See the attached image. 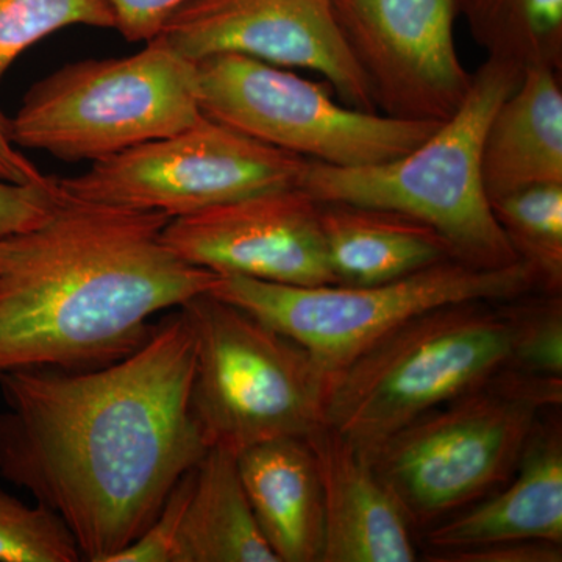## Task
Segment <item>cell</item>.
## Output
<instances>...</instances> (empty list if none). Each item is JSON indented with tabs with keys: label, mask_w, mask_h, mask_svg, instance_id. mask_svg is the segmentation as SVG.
<instances>
[{
	"label": "cell",
	"mask_w": 562,
	"mask_h": 562,
	"mask_svg": "<svg viewBox=\"0 0 562 562\" xmlns=\"http://www.w3.org/2000/svg\"><path fill=\"white\" fill-rule=\"evenodd\" d=\"M324 492L322 562H414L416 530L394 491L353 443L322 424L306 436Z\"/></svg>",
	"instance_id": "5bb4252c"
},
{
	"label": "cell",
	"mask_w": 562,
	"mask_h": 562,
	"mask_svg": "<svg viewBox=\"0 0 562 562\" xmlns=\"http://www.w3.org/2000/svg\"><path fill=\"white\" fill-rule=\"evenodd\" d=\"M473 41L520 70L562 63V0H457Z\"/></svg>",
	"instance_id": "ffe728a7"
},
{
	"label": "cell",
	"mask_w": 562,
	"mask_h": 562,
	"mask_svg": "<svg viewBox=\"0 0 562 562\" xmlns=\"http://www.w3.org/2000/svg\"><path fill=\"white\" fill-rule=\"evenodd\" d=\"M116 20V31L128 43L154 40L166 21L190 0H106Z\"/></svg>",
	"instance_id": "4316f807"
},
{
	"label": "cell",
	"mask_w": 562,
	"mask_h": 562,
	"mask_svg": "<svg viewBox=\"0 0 562 562\" xmlns=\"http://www.w3.org/2000/svg\"><path fill=\"white\" fill-rule=\"evenodd\" d=\"M308 162L202 116L176 135L57 179V187L79 201L158 211L173 220L258 192L301 187Z\"/></svg>",
	"instance_id": "30bf717a"
},
{
	"label": "cell",
	"mask_w": 562,
	"mask_h": 562,
	"mask_svg": "<svg viewBox=\"0 0 562 562\" xmlns=\"http://www.w3.org/2000/svg\"><path fill=\"white\" fill-rule=\"evenodd\" d=\"M79 547L57 514L0 490V562H77Z\"/></svg>",
	"instance_id": "603a6c76"
},
{
	"label": "cell",
	"mask_w": 562,
	"mask_h": 562,
	"mask_svg": "<svg viewBox=\"0 0 562 562\" xmlns=\"http://www.w3.org/2000/svg\"><path fill=\"white\" fill-rule=\"evenodd\" d=\"M116 29L106 0H0V79L29 47L70 27Z\"/></svg>",
	"instance_id": "7402d4cb"
},
{
	"label": "cell",
	"mask_w": 562,
	"mask_h": 562,
	"mask_svg": "<svg viewBox=\"0 0 562 562\" xmlns=\"http://www.w3.org/2000/svg\"><path fill=\"white\" fill-rule=\"evenodd\" d=\"M319 222L336 284L371 286L457 260L435 228L395 211L319 203Z\"/></svg>",
	"instance_id": "ac0fdd59"
},
{
	"label": "cell",
	"mask_w": 562,
	"mask_h": 562,
	"mask_svg": "<svg viewBox=\"0 0 562 562\" xmlns=\"http://www.w3.org/2000/svg\"><path fill=\"white\" fill-rule=\"evenodd\" d=\"M508 541L562 543L561 420L539 422L508 482L425 532L428 553Z\"/></svg>",
	"instance_id": "9a60e30c"
},
{
	"label": "cell",
	"mask_w": 562,
	"mask_h": 562,
	"mask_svg": "<svg viewBox=\"0 0 562 562\" xmlns=\"http://www.w3.org/2000/svg\"><path fill=\"white\" fill-rule=\"evenodd\" d=\"M244 491L279 562H322L324 492L305 438L255 443L238 453Z\"/></svg>",
	"instance_id": "2e32d148"
},
{
	"label": "cell",
	"mask_w": 562,
	"mask_h": 562,
	"mask_svg": "<svg viewBox=\"0 0 562 562\" xmlns=\"http://www.w3.org/2000/svg\"><path fill=\"white\" fill-rule=\"evenodd\" d=\"M183 310L102 368L0 375V476L60 517L81 560L111 562L149 528L209 450L191 406Z\"/></svg>",
	"instance_id": "6da1fadb"
},
{
	"label": "cell",
	"mask_w": 562,
	"mask_h": 562,
	"mask_svg": "<svg viewBox=\"0 0 562 562\" xmlns=\"http://www.w3.org/2000/svg\"><path fill=\"white\" fill-rule=\"evenodd\" d=\"M514 254L535 269L541 292L562 290V183L536 184L491 202Z\"/></svg>",
	"instance_id": "44dd1931"
},
{
	"label": "cell",
	"mask_w": 562,
	"mask_h": 562,
	"mask_svg": "<svg viewBox=\"0 0 562 562\" xmlns=\"http://www.w3.org/2000/svg\"><path fill=\"white\" fill-rule=\"evenodd\" d=\"M428 561L436 562H561L562 543L547 541H508L428 553Z\"/></svg>",
	"instance_id": "83f0119b"
},
{
	"label": "cell",
	"mask_w": 562,
	"mask_h": 562,
	"mask_svg": "<svg viewBox=\"0 0 562 562\" xmlns=\"http://www.w3.org/2000/svg\"><path fill=\"white\" fill-rule=\"evenodd\" d=\"M562 380L506 369L422 414L364 457L394 491L414 528H430L498 490L516 472Z\"/></svg>",
	"instance_id": "5b68a950"
},
{
	"label": "cell",
	"mask_w": 562,
	"mask_h": 562,
	"mask_svg": "<svg viewBox=\"0 0 562 562\" xmlns=\"http://www.w3.org/2000/svg\"><path fill=\"white\" fill-rule=\"evenodd\" d=\"M536 291H541L538 276L525 261L486 269L450 260L371 286H291L220 276L210 294L290 336L335 373L422 313L457 302L513 301Z\"/></svg>",
	"instance_id": "ba28073f"
},
{
	"label": "cell",
	"mask_w": 562,
	"mask_h": 562,
	"mask_svg": "<svg viewBox=\"0 0 562 562\" xmlns=\"http://www.w3.org/2000/svg\"><path fill=\"white\" fill-rule=\"evenodd\" d=\"M532 294L520 301L522 324L512 369L539 379L562 380L561 294Z\"/></svg>",
	"instance_id": "cb8c5ba5"
},
{
	"label": "cell",
	"mask_w": 562,
	"mask_h": 562,
	"mask_svg": "<svg viewBox=\"0 0 562 562\" xmlns=\"http://www.w3.org/2000/svg\"><path fill=\"white\" fill-rule=\"evenodd\" d=\"M203 116L198 69L160 36L131 57L63 66L10 120L11 139L68 161H102L176 135Z\"/></svg>",
	"instance_id": "52a82bcc"
},
{
	"label": "cell",
	"mask_w": 562,
	"mask_h": 562,
	"mask_svg": "<svg viewBox=\"0 0 562 562\" xmlns=\"http://www.w3.org/2000/svg\"><path fill=\"white\" fill-rule=\"evenodd\" d=\"M195 69L203 116L322 165L360 168L394 160L442 124L353 109L333 101L325 85L244 55H214Z\"/></svg>",
	"instance_id": "9c48e42d"
},
{
	"label": "cell",
	"mask_w": 562,
	"mask_h": 562,
	"mask_svg": "<svg viewBox=\"0 0 562 562\" xmlns=\"http://www.w3.org/2000/svg\"><path fill=\"white\" fill-rule=\"evenodd\" d=\"M522 297L449 303L405 322L331 373L325 424L368 457L422 414L512 369Z\"/></svg>",
	"instance_id": "3957f363"
},
{
	"label": "cell",
	"mask_w": 562,
	"mask_h": 562,
	"mask_svg": "<svg viewBox=\"0 0 562 562\" xmlns=\"http://www.w3.org/2000/svg\"><path fill=\"white\" fill-rule=\"evenodd\" d=\"M169 221L58 190L46 220L0 241V375L109 366L158 313L211 292L220 276L165 243Z\"/></svg>",
	"instance_id": "7a4b0ae2"
},
{
	"label": "cell",
	"mask_w": 562,
	"mask_h": 562,
	"mask_svg": "<svg viewBox=\"0 0 562 562\" xmlns=\"http://www.w3.org/2000/svg\"><path fill=\"white\" fill-rule=\"evenodd\" d=\"M180 308L194 331L191 406L209 449L238 454L325 424L331 373L305 347L210 292Z\"/></svg>",
	"instance_id": "8992f818"
},
{
	"label": "cell",
	"mask_w": 562,
	"mask_h": 562,
	"mask_svg": "<svg viewBox=\"0 0 562 562\" xmlns=\"http://www.w3.org/2000/svg\"><path fill=\"white\" fill-rule=\"evenodd\" d=\"M162 239L184 261L217 276L291 286L336 284L322 238L319 203L301 187L173 217Z\"/></svg>",
	"instance_id": "4fadbf2b"
},
{
	"label": "cell",
	"mask_w": 562,
	"mask_h": 562,
	"mask_svg": "<svg viewBox=\"0 0 562 562\" xmlns=\"http://www.w3.org/2000/svg\"><path fill=\"white\" fill-rule=\"evenodd\" d=\"M179 562H279L251 512L238 454L231 450L211 447L192 468Z\"/></svg>",
	"instance_id": "d6986e66"
},
{
	"label": "cell",
	"mask_w": 562,
	"mask_h": 562,
	"mask_svg": "<svg viewBox=\"0 0 562 562\" xmlns=\"http://www.w3.org/2000/svg\"><path fill=\"white\" fill-rule=\"evenodd\" d=\"M351 57L384 116L443 122L472 74L454 44L457 0H331Z\"/></svg>",
	"instance_id": "8fae6325"
},
{
	"label": "cell",
	"mask_w": 562,
	"mask_h": 562,
	"mask_svg": "<svg viewBox=\"0 0 562 562\" xmlns=\"http://www.w3.org/2000/svg\"><path fill=\"white\" fill-rule=\"evenodd\" d=\"M192 469L173 486L149 528L111 562H179L181 519L190 497Z\"/></svg>",
	"instance_id": "d4e9b609"
},
{
	"label": "cell",
	"mask_w": 562,
	"mask_h": 562,
	"mask_svg": "<svg viewBox=\"0 0 562 562\" xmlns=\"http://www.w3.org/2000/svg\"><path fill=\"white\" fill-rule=\"evenodd\" d=\"M482 177L490 202L536 184L562 183L560 69H524L487 125Z\"/></svg>",
	"instance_id": "e0dca14e"
},
{
	"label": "cell",
	"mask_w": 562,
	"mask_h": 562,
	"mask_svg": "<svg viewBox=\"0 0 562 562\" xmlns=\"http://www.w3.org/2000/svg\"><path fill=\"white\" fill-rule=\"evenodd\" d=\"M157 36L194 63L235 54L279 68L313 70L342 103L376 113L331 0H190Z\"/></svg>",
	"instance_id": "7c38bea8"
},
{
	"label": "cell",
	"mask_w": 562,
	"mask_h": 562,
	"mask_svg": "<svg viewBox=\"0 0 562 562\" xmlns=\"http://www.w3.org/2000/svg\"><path fill=\"white\" fill-rule=\"evenodd\" d=\"M0 180L21 184H46L52 177L44 176L35 162L16 149L11 139L10 120L0 113Z\"/></svg>",
	"instance_id": "f1b7e54d"
},
{
	"label": "cell",
	"mask_w": 562,
	"mask_h": 562,
	"mask_svg": "<svg viewBox=\"0 0 562 562\" xmlns=\"http://www.w3.org/2000/svg\"><path fill=\"white\" fill-rule=\"evenodd\" d=\"M524 70L486 61L472 74L460 109L408 154L379 165L338 168L310 161L303 191L319 203L395 211L430 225L457 260L498 269L520 261L492 213L484 191L482 150L487 125Z\"/></svg>",
	"instance_id": "277c9868"
},
{
	"label": "cell",
	"mask_w": 562,
	"mask_h": 562,
	"mask_svg": "<svg viewBox=\"0 0 562 562\" xmlns=\"http://www.w3.org/2000/svg\"><path fill=\"white\" fill-rule=\"evenodd\" d=\"M57 198V177L46 184L0 180V241L46 220Z\"/></svg>",
	"instance_id": "484cf974"
}]
</instances>
